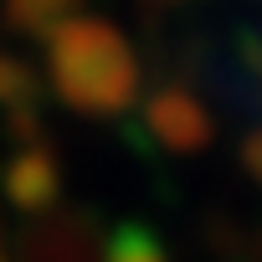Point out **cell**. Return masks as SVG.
Returning <instances> with one entry per match:
<instances>
[{"label":"cell","mask_w":262,"mask_h":262,"mask_svg":"<svg viewBox=\"0 0 262 262\" xmlns=\"http://www.w3.org/2000/svg\"><path fill=\"white\" fill-rule=\"evenodd\" d=\"M52 93L88 118H123L139 98V57L103 16H67L47 36Z\"/></svg>","instance_id":"6da1fadb"},{"label":"cell","mask_w":262,"mask_h":262,"mask_svg":"<svg viewBox=\"0 0 262 262\" xmlns=\"http://www.w3.org/2000/svg\"><path fill=\"white\" fill-rule=\"evenodd\" d=\"M144 123H149V134L165 149H175V155H201L216 139L211 108L190 88H155L149 103H144Z\"/></svg>","instance_id":"7a4b0ae2"},{"label":"cell","mask_w":262,"mask_h":262,"mask_svg":"<svg viewBox=\"0 0 262 262\" xmlns=\"http://www.w3.org/2000/svg\"><path fill=\"white\" fill-rule=\"evenodd\" d=\"M0 190H6V201L21 206V211H47V206H57L62 170H57V160H52L41 144H31V149H21V155L6 165Z\"/></svg>","instance_id":"3957f363"},{"label":"cell","mask_w":262,"mask_h":262,"mask_svg":"<svg viewBox=\"0 0 262 262\" xmlns=\"http://www.w3.org/2000/svg\"><path fill=\"white\" fill-rule=\"evenodd\" d=\"M36 108H41V77L21 57L0 52V113H6L16 128H31L36 123Z\"/></svg>","instance_id":"277c9868"},{"label":"cell","mask_w":262,"mask_h":262,"mask_svg":"<svg viewBox=\"0 0 262 262\" xmlns=\"http://www.w3.org/2000/svg\"><path fill=\"white\" fill-rule=\"evenodd\" d=\"M77 0H6V26L26 31V36H47L57 21L72 16Z\"/></svg>","instance_id":"5b68a950"},{"label":"cell","mask_w":262,"mask_h":262,"mask_svg":"<svg viewBox=\"0 0 262 262\" xmlns=\"http://www.w3.org/2000/svg\"><path fill=\"white\" fill-rule=\"evenodd\" d=\"M108 262H165V252H160V242L144 226H123V236L113 242Z\"/></svg>","instance_id":"8992f818"},{"label":"cell","mask_w":262,"mask_h":262,"mask_svg":"<svg viewBox=\"0 0 262 262\" xmlns=\"http://www.w3.org/2000/svg\"><path fill=\"white\" fill-rule=\"evenodd\" d=\"M242 165H247V175H252V180L262 185V123H257L252 134L242 139Z\"/></svg>","instance_id":"52a82bcc"},{"label":"cell","mask_w":262,"mask_h":262,"mask_svg":"<svg viewBox=\"0 0 262 262\" xmlns=\"http://www.w3.org/2000/svg\"><path fill=\"white\" fill-rule=\"evenodd\" d=\"M170 6H180V0H170Z\"/></svg>","instance_id":"ba28073f"}]
</instances>
